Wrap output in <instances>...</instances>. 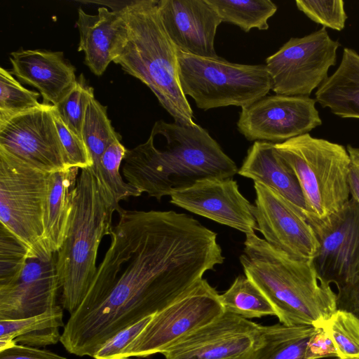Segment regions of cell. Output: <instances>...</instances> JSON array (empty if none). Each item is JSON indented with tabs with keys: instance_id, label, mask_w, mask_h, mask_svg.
<instances>
[{
	"instance_id": "1",
	"label": "cell",
	"mask_w": 359,
	"mask_h": 359,
	"mask_svg": "<svg viewBox=\"0 0 359 359\" xmlns=\"http://www.w3.org/2000/svg\"><path fill=\"white\" fill-rule=\"evenodd\" d=\"M117 212L109 248L65 325L72 344L89 356L183 296L224 259L216 233L185 213Z\"/></svg>"
},
{
	"instance_id": "2",
	"label": "cell",
	"mask_w": 359,
	"mask_h": 359,
	"mask_svg": "<svg viewBox=\"0 0 359 359\" xmlns=\"http://www.w3.org/2000/svg\"><path fill=\"white\" fill-rule=\"evenodd\" d=\"M121 168L127 183L161 200L205 179L232 178L235 162L200 125L155 122L148 140L126 151Z\"/></svg>"
},
{
	"instance_id": "3",
	"label": "cell",
	"mask_w": 359,
	"mask_h": 359,
	"mask_svg": "<svg viewBox=\"0 0 359 359\" xmlns=\"http://www.w3.org/2000/svg\"><path fill=\"white\" fill-rule=\"evenodd\" d=\"M157 0H135L119 8L123 23L113 62L149 88L174 122L192 125L194 112L182 90L177 48L163 25Z\"/></svg>"
},
{
	"instance_id": "4",
	"label": "cell",
	"mask_w": 359,
	"mask_h": 359,
	"mask_svg": "<svg viewBox=\"0 0 359 359\" xmlns=\"http://www.w3.org/2000/svg\"><path fill=\"white\" fill-rule=\"evenodd\" d=\"M239 259L281 324L323 327L337 311V293L319 277L313 260L294 259L255 233L246 234Z\"/></svg>"
},
{
	"instance_id": "5",
	"label": "cell",
	"mask_w": 359,
	"mask_h": 359,
	"mask_svg": "<svg viewBox=\"0 0 359 359\" xmlns=\"http://www.w3.org/2000/svg\"><path fill=\"white\" fill-rule=\"evenodd\" d=\"M116 211L90 168L81 169L64 241L57 252L61 304L69 314L82 302L97 271V252Z\"/></svg>"
},
{
	"instance_id": "6",
	"label": "cell",
	"mask_w": 359,
	"mask_h": 359,
	"mask_svg": "<svg viewBox=\"0 0 359 359\" xmlns=\"http://www.w3.org/2000/svg\"><path fill=\"white\" fill-rule=\"evenodd\" d=\"M275 148L298 180L306 215L324 219L351 198V159L344 146L307 133L275 144Z\"/></svg>"
},
{
	"instance_id": "7",
	"label": "cell",
	"mask_w": 359,
	"mask_h": 359,
	"mask_svg": "<svg viewBox=\"0 0 359 359\" xmlns=\"http://www.w3.org/2000/svg\"><path fill=\"white\" fill-rule=\"evenodd\" d=\"M180 86L198 108L245 107L266 96L271 81L266 65H243L218 56L205 57L177 51Z\"/></svg>"
},
{
	"instance_id": "8",
	"label": "cell",
	"mask_w": 359,
	"mask_h": 359,
	"mask_svg": "<svg viewBox=\"0 0 359 359\" xmlns=\"http://www.w3.org/2000/svg\"><path fill=\"white\" fill-rule=\"evenodd\" d=\"M48 172L0 153V223L29 252L43 248Z\"/></svg>"
},
{
	"instance_id": "9",
	"label": "cell",
	"mask_w": 359,
	"mask_h": 359,
	"mask_svg": "<svg viewBox=\"0 0 359 359\" xmlns=\"http://www.w3.org/2000/svg\"><path fill=\"white\" fill-rule=\"evenodd\" d=\"M224 311L219 294L203 278L183 296L154 314L141 333L124 350L123 359L162 354Z\"/></svg>"
},
{
	"instance_id": "10",
	"label": "cell",
	"mask_w": 359,
	"mask_h": 359,
	"mask_svg": "<svg viewBox=\"0 0 359 359\" xmlns=\"http://www.w3.org/2000/svg\"><path fill=\"white\" fill-rule=\"evenodd\" d=\"M340 44L325 27L301 38H290L266 59L276 94L309 96L327 79Z\"/></svg>"
},
{
	"instance_id": "11",
	"label": "cell",
	"mask_w": 359,
	"mask_h": 359,
	"mask_svg": "<svg viewBox=\"0 0 359 359\" xmlns=\"http://www.w3.org/2000/svg\"><path fill=\"white\" fill-rule=\"evenodd\" d=\"M53 109L42 102L0 121V153L48 173L69 168Z\"/></svg>"
},
{
	"instance_id": "12",
	"label": "cell",
	"mask_w": 359,
	"mask_h": 359,
	"mask_svg": "<svg viewBox=\"0 0 359 359\" xmlns=\"http://www.w3.org/2000/svg\"><path fill=\"white\" fill-rule=\"evenodd\" d=\"M316 103L309 96L266 95L241 108L238 130L250 142H284L322 124Z\"/></svg>"
},
{
	"instance_id": "13",
	"label": "cell",
	"mask_w": 359,
	"mask_h": 359,
	"mask_svg": "<svg viewBox=\"0 0 359 359\" xmlns=\"http://www.w3.org/2000/svg\"><path fill=\"white\" fill-rule=\"evenodd\" d=\"M306 217L319 244L313 263L321 280L338 287L358 276L359 204L351 198L339 210L324 219Z\"/></svg>"
},
{
	"instance_id": "14",
	"label": "cell",
	"mask_w": 359,
	"mask_h": 359,
	"mask_svg": "<svg viewBox=\"0 0 359 359\" xmlns=\"http://www.w3.org/2000/svg\"><path fill=\"white\" fill-rule=\"evenodd\" d=\"M254 187V215L264 240L294 259L313 260L319 244L305 211L260 183Z\"/></svg>"
},
{
	"instance_id": "15",
	"label": "cell",
	"mask_w": 359,
	"mask_h": 359,
	"mask_svg": "<svg viewBox=\"0 0 359 359\" xmlns=\"http://www.w3.org/2000/svg\"><path fill=\"white\" fill-rule=\"evenodd\" d=\"M261 339L262 325L224 311L162 355L165 359H250Z\"/></svg>"
},
{
	"instance_id": "16",
	"label": "cell",
	"mask_w": 359,
	"mask_h": 359,
	"mask_svg": "<svg viewBox=\"0 0 359 359\" xmlns=\"http://www.w3.org/2000/svg\"><path fill=\"white\" fill-rule=\"evenodd\" d=\"M56 259V253L47 248L29 252L19 276L0 287V320L39 315L57 305L60 285Z\"/></svg>"
},
{
	"instance_id": "17",
	"label": "cell",
	"mask_w": 359,
	"mask_h": 359,
	"mask_svg": "<svg viewBox=\"0 0 359 359\" xmlns=\"http://www.w3.org/2000/svg\"><path fill=\"white\" fill-rule=\"evenodd\" d=\"M170 196L171 203L245 235L258 231L254 205L241 194L232 178L205 179Z\"/></svg>"
},
{
	"instance_id": "18",
	"label": "cell",
	"mask_w": 359,
	"mask_h": 359,
	"mask_svg": "<svg viewBox=\"0 0 359 359\" xmlns=\"http://www.w3.org/2000/svg\"><path fill=\"white\" fill-rule=\"evenodd\" d=\"M160 16L178 50L205 57H217L215 39L222 20L207 0H160Z\"/></svg>"
},
{
	"instance_id": "19",
	"label": "cell",
	"mask_w": 359,
	"mask_h": 359,
	"mask_svg": "<svg viewBox=\"0 0 359 359\" xmlns=\"http://www.w3.org/2000/svg\"><path fill=\"white\" fill-rule=\"evenodd\" d=\"M9 60L11 74L37 88L45 104L57 105L76 82L75 67L62 52L22 49L12 52Z\"/></svg>"
},
{
	"instance_id": "20",
	"label": "cell",
	"mask_w": 359,
	"mask_h": 359,
	"mask_svg": "<svg viewBox=\"0 0 359 359\" xmlns=\"http://www.w3.org/2000/svg\"><path fill=\"white\" fill-rule=\"evenodd\" d=\"M122 23L119 9L109 11L99 7L97 15L88 14L81 7L78 9V51L84 53V62L94 74L101 76L113 62V51Z\"/></svg>"
},
{
	"instance_id": "21",
	"label": "cell",
	"mask_w": 359,
	"mask_h": 359,
	"mask_svg": "<svg viewBox=\"0 0 359 359\" xmlns=\"http://www.w3.org/2000/svg\"><path fill=\"white\" fill-rule=\"evenodd\" d=\"M238 174L273 189L306 212L298 180L290 165L278 154L275 144L255 142L248 149Z\"/></svg>"
},
{
	"instance_id": "22",
	"label": "cell",
	"mask_w": 359,
	"mask_h": 359,
	"mask_svg": "<svg viewBox=\"0 0 359 359\" xmlns=\"http://www.w3.org/2000/svg\"><path fill=\"white\" fill-rule=\"evenodd\" d=\"M79 168L49 174L43 212V243L54 253L60 250L72 212Z\"/></svg>"
},
{
	"instance_id": "23",
	"label": "cell",
	"mask_w": 359,
	"mask_h": 359,
	"mask_svg": "<svg viewBox=\"0 0 359 359\" xmlns=\"http://www.w3.org/2000/svg\"><path fill=\"white\" fill-rule=\"evenodd\" d=\"M316 101L343 118L359 119V54L344 48L339 65L315 93Z\"/></svg>"
},
{
	"instance_id": "24",
	"label": "cell",
	"mask_w": 359,
	"mask_h": 359,
	"mask_svg": "<svg viewBox=\"0 0 359 359\" xmlns=\"http://www.w3.org/2000/svg\"><path fill=\"white\" fill-rule=\"evenodd\" d=\"M63 309L57 304L39 315L0 320V351L15 344L32 347L56 344L60 341V329L65 326Z\"/></svg>"
},
{
	"instance_id": "25",
	"label": "cell",
	"mask_w": 359,
	"mask_h": 359,
	"mask_svg": "<svg viewBox=\"0 0 359 359\" xmlns=\"http://www.w3.org/2000/svg\"><path fill=\"white\" fill-rule=\"evenodd\" d=\"M316 327L283 324L262 325V339L250 359H304Z\"/></svg>"
},
{
	"instance_id": "26",
	"label": "cell",
	"mask_w": 359,
	"mask_h": 359,
	"mask_svg": "<svg viewBox=\"0 0 359 359\" xmlns=\"http://www.w3.org/2000/svg\"><path fill=\"white\" fill-rule=\"evenodd\" d=\"M121 140V138L116 139L108 146L95 175L107 201L116 212L121 208V201L142 195L136 188L125 182L121 175V165L127 151Z\"/></svg>"
},
{
	"instance_id": "27",
	"label": "cell",
	"mask_w": 359,
	"mask_h": 359,
	"mask_svg": "<svg viewBox=\"0 0 359 359\" xmlns=\"http://www.w3.org/2000/svg\"><path fill=\"white\" fill-rule=\"evenodd\" d=\"M207 1L217 12L222 22L236 25L245 32L252 29H268V20L278 9L277 6L270 0Z\"/></svg>"
},
{
	"instance_id": "28",
	"label": "cell",
	"mask_w": 359,
	"mask_h": 359,
	"mask_svg": "<svg viewBox=\"0 0 359 359\" xmlns=\"http://www.w3.org/2000/svg\"><path fill=\"white\" fill-rule=\"evenodd\" d=\"M219 299L225 311L247 319L276 316L265 295L246 276H238L231 286L219 294Z\"/></svg>"
},
{
	"instance_id": "29",
	"label": "cell",
	"mask_w": 359,
	"mask_h": 359,
	"mask_svg": "<svg viewBox=\"0 0 359 359\" xmlns=\"http://www.w3.org/2000/svg\"><path fill=\"white\" fill-rule=\"evenodd\" d=\"M83 140L93 162L90 167L95 175L103 153L115 140L121 138L108 118L107 107L95 98L88 104L83 130Z\"/></svg>"
},
{
	"instance_id": "30",
	"label": "cell",
	"mask_w": 359,
	"mask_h": 359,
	"mask_svg": "<svg viewBox=\"0 0 359 359\" xmlns=\"http://www.w3.org/2000/svg\"><path fill=\"white\" fill-rule=\"evenodd\" d=\"M40 95L25 88L11 71L0 68V121L39 107Z\"/></svg>"
},
{
	"instance_id": "31",
	"label": "cell",
	"mask_w": 359,
	"mask_h": 359,
	"mask_svg": "<svg viewBox=\"0 0 359 359\" xmlns=\"http://www.w3.org/2000/svg\"><path fill=\"white\" fill-rule=\"evenodd\" d=\"M325 327L335 345L337 358H359V318L350 311L337 309Z\"/></svg>"
},
{
	"instance_id": "32",
	"label": "cell",
	"mask_w": 359,
	"mask_h": 359,
	"mask_svg": "<svg viewBox=\"0 0 359 359\" xmlns=\"http://www.w3.org/2000/svg\"><path fill=\"white\" fill-rule=\"evenodd\" d=\"M94 90L81 74L69 93L55 107L65 125L83 140V125L88 102L94 98Z\"/></svg>"
},
{
	"instance_id": "33",
	"label": "cell",
	"mask_w": 359,
	"mask_h": 359,
	"mask_svg": "<svg viewBox=\"0 0 359 359\" xmlns=\"http://www.w3.org/2000/svg\"><path fill=\"white\" fill-rule=\"evenodd\" d=\"M29 250L0 225V287L13 282L24 268Z\"/></svg>"
},
{
	"instance_id": "34",
	"label": "cell",
	"mask_w": 359,
	"mask_h": 359,
	"mask_svg": "<svg viewBox=\"0 0 359 359\" xmlns=\"http://www.w3.org/2000/svg\"><path fill=\"white\" fill-rule=\"evenodd\" d=\"M295 3L300 11L325 28L341 31L345 27L348 17L344 1L297 0Z\"/></svg>"
},
{
	"instance_id": "35",
	"label": "cell",
	"mask_w": 359,
	"mask_h": 359,
	"mask_svg": "<svg viewBox=\"0 0 359 359\" xmlns=\"http://www.w3.org/2000/svg\"><path fill=\"white\" fill-rule=\"evenodd\" d=\"M53 112L59 137L67 157L69 167H76L79 169L92 167L93 162L83 140L71 132L65 125L54 106Z\"/></svg>"
},
{
	"instance_id": "36",
	"label": "cell",
	"mask_w": 359,
	"mask_h": 359,
	"mask_svg": "<svg viewBox=\"0 0 359 359\" xmlns=\"http://www.w3.org/2000/svg\"><path fill=\"white\" fill-rule=\"evenodd\" d=\"M154 315L126 327L104 343L95 353L94 359H123L124 350L137 338Z\"/></svg>"
},
{
	"instance_id": "37",
	"label": "cell",
	"mask_w": 359,
	"mask_h": 359,
	"mask_svg": "<svg viewBox=\"0 0 359 359\" xmlns=\"http://www.w3.org/2000/svg\"><path fill=\"white\" fill-rule=\"evenodd\" d=\"M337 358L332 339L325 327H316L306 344L304 359Z\"/></svg>"
},
{
	"instance_id": "38",
	"label": "cell",
	"mask_w": 359,
	"mask_h": 359,
	"mask_svg": "<svg viewBox=\"0 0 359 359\" xmlns=\"http://www.w3.org/2000/svg\"><path fill=\"white\" fill-rule=\"evenodd\" d=\"M0 359H67L57 353L38 347L15 344L0 351Z\"/></svg>"
},
{
	"instance_id": "39",
	"label": "cell",
	"mask_w": 359,
	"mask_h": 359,
	"mask_svg": "<svg viewBox=\"0 0 359 359\" xmlns=\"http://www.w3.org/2000/svg\"><path fill=\"white\" fill-rule=\"evenodd\" d=\"M337 309L351 312L359 318V275L337 287Z\"/></svg>"
},
{
	"instance_id": "40",
	"label": "cell",
	"mask_w": 359,
	"mask_h": 359,
	"mask_svg": "<svg viewBox=\"0 0 359 359\" xmlns=\"http://www.w3.org/2000/svg\"><path fill=\"white\" fill-rule=\"evenodd\" d=\"M346 150L351 159L348 174L350 195L359 204V149L348 144Z\"/></svg>"
},
{
	"instance_id": "41",
	"label": "cell",
	"mask_w": 359,
	"mask_h": 359,
	"mask_svg": "<svg viewBox=\"0 0 359 359\" xmlns=\"http://www.w3.org/2000/svg\"><path fill=\"white\" fill-rule=\"evenodd\" d=\"M336 359H341V358H336ZM346 359H359V358H346Z\"/></svg>"
}]
</instances>
